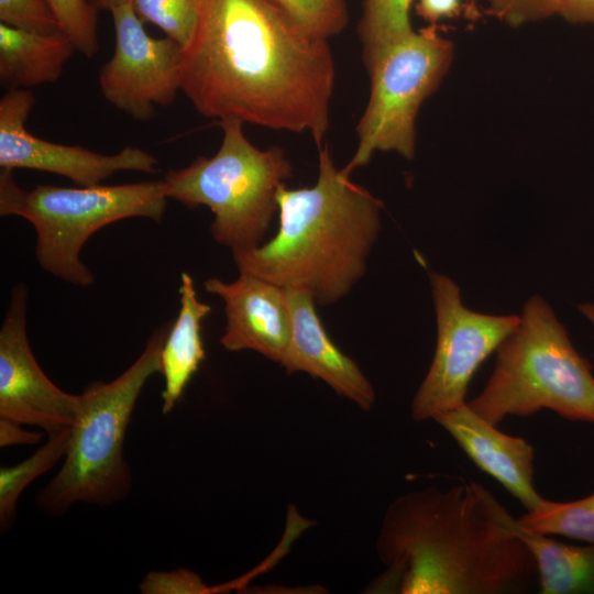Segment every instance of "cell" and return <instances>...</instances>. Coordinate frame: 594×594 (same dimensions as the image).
<instances>
[{"mask_svg":"<svg viewBox=\"0 0 594 594\" xmlns=\"http://www.w3.org/2000/svg\"><path fill=\"white\" fill-rule=\"evenodd\" d=\"M334 79L328 40L270 0H202L184 48L180 91L208 119L308 132L319 147Z\"/></svg>","mask_w":594,"mask_h":594,"instance_id":"1","label":"cell"},{"mask_svg":"<svg viewBox=\"0 0 594 594\" xmlns=\"http://www.w3.org/2000/svg\"><path fill=\"white\" fill-rule=\"evenodd\" d=\"M483 485L465 482L399 495L375 541L385 570L367 593L525 594L539 588L534 556Z\"/></svg>","mask_w":594,"mask_h":594,"instance_id":"2","label":"cell"},{"mask_svg":"<svg viewBox=\"0 0 594 594\" xmlns=\"http://www.w3.org/2000/svg\"><path fill=\"white\" fill-rule=\"evenodd\" d=\"M318 148L315 185L278 190L276 234L232 256L240 273L305 289L316 304L329 306L364 276L384 205L337 169L327 144Z\"/></svg>","mask_w":594,"mask_h":594,"instance_id":"3","label":"cell"},{"mask_svg":"<svg viewBox=\"0 0 594 594\" xmlns=\"http://www.w3.org/2000/svg\"><path fill=\"white\" fill-rule=\"evenodd\" d=\"M517 328L496 350L494 370L468 405L493 425L549 409L571 421L594 424V375L551 306L527 299Z\"/></svg>","mask_w":594,"mask_h":594,"instance_id":"4","label":"cell"},{"mask_svg":"<svg viewBox=\"0 0 594 594\" xmlns=\"http://www.w3.org/2000/svg\"><path fill=\"white\" fill-rule=\"evenodd\" d=\"M170 324L151 334L123 373L110 383H92L78 395L65 462L37 497L43 512L57 516L76 503L109 505L127 495L131 474L123 457L125 432L143 386L161 370Z\"/></svg>","mask_w":594,"mask_h":594,"instance_id":"5","label":"cell"},{"mask_svg":"<svg viewBox=\"0 0 594 594\" xmlns=\"http://www.w3.org/2000/svg\"><path fill=\"white\" fill-rule=\"evenodd\" d=\"M167 195L162 180L88 187H21L12 169L0 172V216L28 220L36 231L38 265L69 284L87 287L95 276L80 260L87 240L129 218L163 219Z\"/></svg>","mask_w":594,"mask_h":594,"instance_id":"6","label":"cell"},{"mask_svg":"<svg viewBox=\"0 0 594 594\" xmlns=\"http://www.w3.org/2000/svg\"><path fill=\"white\" fill-rule=\"evenodd\" d=\"M219 124L223 135L217 153L169 169L163 178L166 195L188 208L208 207L212 238L231 252L253 249L278 211L277 194L293 176V166L283 148L253 145L242 121Z\"/></svg>","mask_w":594,"mask_h":594,"instance_id":"7","label":"cell"},{"mask_svg":"<svg viewBox=\"0 0 594 594\" xmlns=\"http://www.w3.org/2000/svg\"><path fill=\"white\" fill-rule=\"evenodd\" d=\"M453 57V42L436 24L414 30L380 56L367 70L371 94L356 125V150L341 169L344 175L367 165L375 152L414 158L418 111L441 84Z\"/></svg>","mask_w":594,"mask_h":594,"instance_id":"8","label":"cell"},{"mask_svg":"<svg viewBox=\"0 0 594 594\" xmlns=\"http://www.w3.org/2000/svg\"><path fill=\"white\" fill-rule=\"evenodd\" d=\"M437 322V342L430 367L411 403L417 422L466 403L469 384L480 365L517 328L519 315H487L465 307L459 285L429 272Z\"/></svg>","mask_w":594,"mask_h":594,"instance_id":"9","label":"cell"},{"mask_svg":"<svg viewBox=\"0 0 594 594\" xmlns=\"http://www.w3.org/2000/svg\"><path fill=\"white\" fill-rule=\"evenodd\" d=\"M114 52L99 72L105 99L138 121H148L156 107L170 106L180 91L184 48L174 40L152 37L132 3L110 11Z\"/></svg>","mask_w":594,"mask_h":594,"instance_id":"10","label":"cell"},{"mask_svg":"<svg viewBox=\"0 0 594 594\" xmlns=\"http://www.w3.org/2000/svg\"><path fill=\"white\" fill-rule=\"evenodd\" d=\"M35 105L29 89H10L0 99V167L26 168L69 178L81 187L101 185L119 172L155 174L158 161L148 152L125 146L116 154H101L79 145L41 139L25 128Z\"/></svg>","mask_w":594,"mask_h":594,"instance_id":"11","label":"cell"},{"mask_svg":"<svg viewBox=\"0 0 594 594\" xmlns=\"http://www.w3.org/2000/svg\"><path fill=\"white\" fill-rule=\"evenodd\" d=\"M26 306L28 287L18 283L0 329V418L53 435L73 426L78 395L56 386L35 360L26 333Z\"/></svg>","mask_w":594,"mask_h":594,"instance_id":"12","label":"cell"},{"mask_svg":"<svg viewBox=\"0 0 594 594\" xmlns=\"http://www.w3.org/2000/svg\"><path fill=\"white\" fill-rule=\"evenodd\" d=\"M204 289L224 305L220 344L232 352L250 350L280 363L290 338L287 289L263 277L240 273L233 282L208 278Z\"/></svg>","mask_w":594,"mask_h":594,"instance_id":"13","label":"cell"},{"mask_svg":"<svg viewBox=\"0 0 594 594\" xmlns=\"http://www.w3.org/2000/svg\"><path fill=\"white\" fill-rule=\"evenodd\" d=\"M290 310V338L279 363L287 374L304 372L329 385L363 410H370L376 394L360 366L329 338L305 289L286 287Z\"/></svg>","mask_w":594,"mask_h":594,"instance_id":"14","label":"cell"},{"mask_svg":"<svg viewBox=\"0 0 594 594\" xmlns=\"http://www.w3.org/2000/svg\"><path fill=\"white\" fill-rule=\"evenodd\" d=\"M435 420L457 442L468 458L495 479L521 505L531 510L543 497L535 487V450L524 438L504 433L476 414L468 402L437 414Z\"/></svg>","mask_w":594,"mask_h":594,"instance_id":"15","label":"cell"},{"mask_svg":"<svg viewBox=\"0 0 594 594\" xmlns=\"http://www.w3.org/2000/svg\"><path fill=\"white\" fill-rule=\"evenodd\" d=\"M179 311L172 322L161 351L160 373L164 378L162 411H172L206 358L202 320L211 306L197 297L193 277L184 272L179 285Z\"/></svg>","mask_w":594,"mask_h":594,"instance_id":"16","label":"cell"},{"mask_svg":"<svg viewBox=\"0 0 594 594\" xmlns=\"http://www.w3.org/2000/svg\"><path fill=\"white\" fill-rule=\"evenodd\" d=\"M76 51L62 31L36 33L0 23V84L7 90L53 84Z\"/></svg>","mask_w":594,"mask_h":594,"instance_id":"17","label":"cell"},{"mask_svg":"<svg viewBox=\"0 0 594 594\" xmlns=\"http://www.w3.org/2000/svg\"><path fill=\"white\" fill-rule=\"evenodd\" d=\"M508 525L536 561L541 594H594V543L575 546L522 528L508 515Z\"/></svg>","mask_w":594,"mask_h":594,"instance_id":"18","label":"cell"},{"mask_svg":"<svg viewBox=\"0 0 594 594\" xmlns=\"http://www.w3.org/2000/svg\"><path fill=\"white\" fill-rule=\"evenodd\" d=\"M414 0H364L358 25L362 58L369 70L395 42L414 31L410 6Z\"/></svg>","mask_w":594,"mask_h":594,"instance_id":"19","label":"cell"},{"mask_svg":"<svg viewBox=\"0 0 594 594\" xmlns=\"http://www.w3.org/2000/svg\"><path fill=\"white\" fill-rule=\"evenodd\" d=\"M517 521L530 531L594 543V493L572 502L543 498Z\"/></svg>","mask_w":594,"mask_h":594,"instance_id":"20","label":"cell"},{"mask_svg":"<svg viewBox=\"0 0 594 594\" xmlns=\"http://www.w3.org/2000/svg\"><path fill=\"white\" fill-rule=\"evenodd\" d=\"M72 428L50 435V440L22 463L0 469V524L7 530L14 518L15 504L23 490L65 457Z\"/></svg>","mask_w":594,"mask_h":594,"instance_id":"21","label":"cell"},{"mask_svg":"<svg viewBox=\"0 0 594 594\" xmlns=\"http://www.w3.org/2000/svg\"><path fill=\"white\" fill-rule=\"evenodd\" d=\"M202 0H132L140 20L158 26L166 36L186 48L193 41Z\"/></svg>","mask_w":594,"mask_h":594,"instance_id":"22","label":"cell"},{"mask_svg":"<svg viewBox=\"0 0 594 594\" xmlns=\"http://www.w3.org/2000/svg\"><path fill=\"white\" fill-rule=\"evenodd\" d=\"M311 35L329 38L342 32L349 14L344 0H270Z\"/></svg>","mask_w":594,"mask_h":594,"instance_id":"23","label":"cell"},{"mask_svg":"<svg viewBox=\"0 0 594 594\" xmlns=\"http://www.w3.org/2000/svg\"><path fill=\"white\" fill-rule=\"evenodd\" d=\"M56 16L61 31L77 52L92 58L99 51L98 9L89 0H45Z\"/></svg>","mask_w":594,"mask_h":594,"instance_id":"24","label":"cell"},{"mask_svg":"<svg viewBox=\"0 0 594 594\" xmlns=\"http://www.w3.org/2000/svg\"><path fill=\"white\" fill-rule=\"evenodd\" d=\"M0 23L36 33L61 31L45 0H0Z\"/></svg>","mask_w":594,"mask_h":594,"instance_id":"25","label":"cell"},{"mask_svg":"<svg viewBox=\"0 0 594 594\" xmlns=\"http://www.w3.org/2000/svg\"><path fill=\"white\" fill-rule=\"evenodd\" d=\"M559 4L560 0H488L486 12L509 26L518 28L558 14Z\"/></svg>","mask_w":594,"mask_h":594,"instance_id":"26","label":"cell"},{"mask_svg":"<svg viewBox=\"0 0 594 594\" xmlns=\"http://www.w3.org/2000/svg\"><path fill=\"white\" fill-rule=\"evenodd\" d=\"M139 588L144 594H202L212 590L198 574L186 569L150 572Z\"/></svg>","mask_w":594,"mask_h":594,"instance_id":"27","label":"cell"},{"mask_svg":"<svg viewBox=\"0 0 594 594\" xmlns=\"http://www.w3.org/2000/svg\"><path fill=\"white\" fill-rule=\"evenodd\" d=\"M462 0H417L416 11L419 16L430 24L460 15Z\"/></svg>","mask_w":594,"mask_h":594,"instance_id":"28","label":"cell"},{"mask_svg":"<svg viewBox=\"0 0 594 594\" xmlns=\"http://www.w3.org/2000/svg\"><path fill=\"white\" fill-rule=\"evenodd\" d=\"M558 15L574 24H594V0H560Z\"/></svg>","mask_w":594,"mask_h":594,"instance_id":"29","label":"cell"},{"mask_svg":"<svg viewBox=\"0 0 594 594\" xmlns=\"http://www.w3.org/2000/svg\"><path fill=\"white\" fill-rule=\"evenodd\" d=\"M43 438L41 432L23 430L21 425L4 418H0V447L13 444H35Z\"/></svg>","mask_w":594,"mask_h":594,"instance_id":"30","label":"cell"},{"mask_svg":"<svg viewBox=\"0 0 594 594\" xmlns=\"http://www.w3.org/2000/svg\"><path fill=\"white\" fill-rule=\"evenodd\" d=\"M98 10L111 11L112 9L131 3L132 0H89Z\"/></svg>","mask_w":594,"mask_h":594,"instance_id":"31","label":"cell"},{"mask_svg":"<svg viewBox=\"0 0 594 594\" xmlns=\"http://www.w3.org/2000/svg\"><path fill=\"white\" fill-rule=\"evenodd\" d=\"M580 312L592 323L594 328V304L583 302L578 306Z\"/></svg>","mask_w":594,"mask_h":594,"instance_id":"32","label":"cell"}]
</instances>
